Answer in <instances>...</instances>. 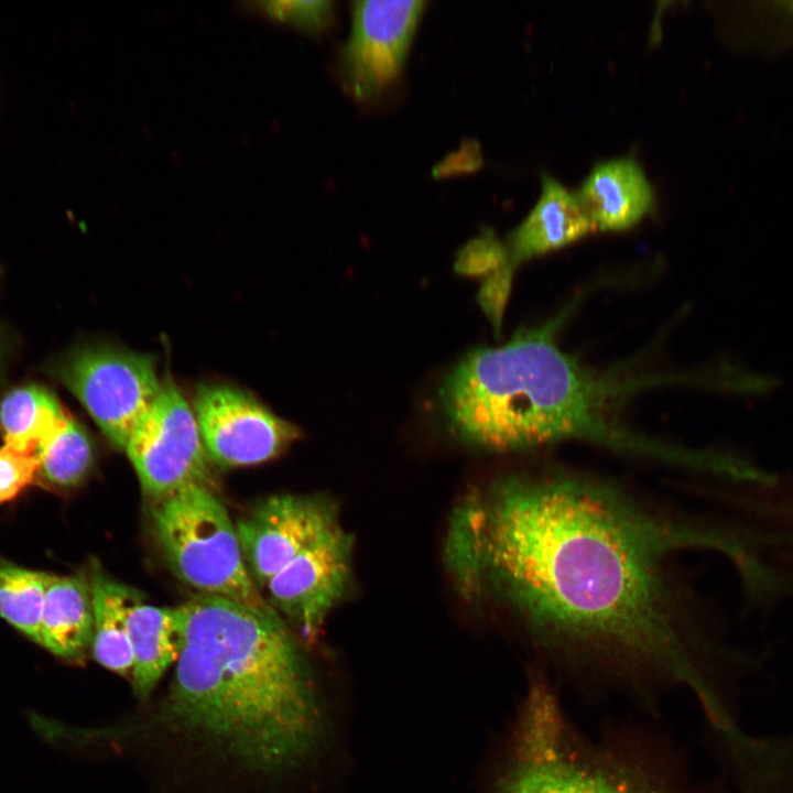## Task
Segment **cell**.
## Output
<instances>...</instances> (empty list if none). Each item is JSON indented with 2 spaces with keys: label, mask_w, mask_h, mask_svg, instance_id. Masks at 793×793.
I'll list each match as a JSON object with an SVG mask.
<instances>
[{
  "label": "cell",
  "mask_w": 793,
  "mask_h": 793,
  "mask_svg": "<svg viewBox=\"0 0 793 793\" xmlns=\"http://www.w3.org/2000/svg\"><path fill=\"white\" fill-rule=\"evenodd\" d=\"M39 476L50 486L70 489L88 475L94 447L86 428L69 416L37 447Z\"/></svg>",
  "instance_id": "cell-18"
},
{
  "label": "cell",
  "mask_w": 793,
  "mask_h": 793,
  "mask_svg": "<svg viewBox=\"0 0 793 793\" xmlns=\"http://www.w3.org/2000/svg\"><path fill=\"white\" fill-rule=\"evenodd\" d=\"M152 521L169 566L184 583L204 595L275 611L249 574L236 525L209 486L191 485L154 500Z\"/></svg>",
  "instance_id": "cell-5"
},
{
  "label": "cell",
  "mask_w": 793,
  "mask_h": 793,
  "mask_svg": "<svg viewBox=\"0 0 793 793\" xmlns=\"http://www.w3.org/2000/svg\"><path fill=\"white\" fill-rule=\"evenodd\" d=\"M93 633L89 580L82 574H47L40 644L64 660H76L91 645Z\"/></svg>",
  "instance_id": "cell-14"
},
{
  "label": "cell",
  "mask_w": 793,
  "mask_h": 793,
  "mask_svg": "<svg viewBox=\"0 0 793 793\" xmlns=\"http://www.w3.org/2000/svg\"><path fill=\"white\" fill-rule=\"evenodd\" d=\"M469 525L480 590L492 585L541 647L655 672L686 686L707 718L725 710L682 631L665 573L680 550L726 548L719 537L569 474L502 479L474 498Z\"/></svg>",
  "instance_id": "cell-1"
},
{
  "label": "cell",
  "mask_w": 793,
  "mask_h": 793,
  "mask_svg": "<svg viewBox=\"0 0 793 793\" xmlns=\"http://www.w3.org/2000/svg\"><path fill=\"white\" fill-rule=\"evenodd\" d=\"M258 9L267 17L311 34L324 32L334 20L329 0L261 1Z\"/></svg>",
  "instance_id": "cell-20"
},
{
  "label": "cell",
  "mask_w": 793,
  "mask_h": 793,
  "mask_svg": "<svg viewBox=\"0 0 793 793\" xmlns=\"http://www.w3.org/2000/svg\"><path fill=\"white\" fill-rule=\"evenodd\" d=\"M94 610L91 651L104 667L119 674L133 669L128 631V612L135 596L132 589L115 582L94 566L90 575Z\"/></svg>",
  "instance_id": "cell-16"
},
{
  "label": "cell",
  "mask_w": 793,
  "mask_h": 793,
  "mask_svg": "<svg viewBox=\"0 0 793 793\" xmlns=\"http://www.w3.org/2000/svg\"><path fill=\"white\" fill-rule=\"evenodd\" d=\"M36 454L0 447V502H9L33 485L39 476Z\"/></svg>",
  "instance_id": "cell-21"
},
{
  "label": "cell",
  "mask_w": 793,
  "mask_h": 793,
  "mask_svg": "<svg viewBox=\"0 0 793 793\" xmlns=\"http://www.w3.org/2000/svg\"><path fill=\"white\" fill-rule=\"evenodd\" d=\"M58 372L109 443L120 450L126 449L162 387L151 355L105 345L73 350Z\"/></svg>",
  "instance_id": "cell-6"
},
{
  "label": "cell",
  "mask_w": 793,
  "mask_h": 793,
  "mask_svg": "<svg viewBox=\"0 0 793 793\" xmlns=\"http://www.w3.org/2000/svg\"><path fill=\"white\" fill-rule=\"evenodd\" d=\"M193 411L210 461L241 467L279 456L300 430L239 388L210 383L197 388Z\"/></svg>",
  "instance_id": "cell-10"
},
{
  "label": "cell",
  "mask_w": 793,
  "mask_h": 793,
  "mask_svg": "<svg viewBox=\"0 0 793 793\" xmlns=\"http://www.w3.org/2000/svg\"><path fill=\"white\" fill-rule=\"evenodd\" d=\"M756 793H793V736L778 739Z\"/></svg>",
  "instance_id": "cell-23"
},
{
  "label": "cell",
  "mask_w": 793,
  "mask_h": 793,
  "mask_svg": "<svg viewBox=\"0 0 793 793\" xmlns=\"http://www.w3.org/2000/svg\"><path fill=\"white\" fill-rule=\"evenodd\" d=\"M596 229L626 230L653 207V192L641 167L630 159L611 160L593 169L576 194Z\"/></svg>",
  "instance_id": "cell-13"
},
{
  "label": "cell",
  "mask_w": 793,
  "mask_h": 793,
  "mask_svg": "<svg viewBox=\"0 0 793 793\" xmlns=\"http://www.w3.org/2000/svg\"><path fill=\"white\" fill-rule=\"evenodd\" d=\"M124 452L143 491L153 500L191 485H210V460L194 411L171 379L162 381L155 402Z\"/></svg>",
  "instance_id": "cell-7"
},
{
  "label": "cell",
  "mask_w": 793,
  "mask_h": 793,
  "mask_svg": "<svg viewBox=\"0 0 793 793\" xmlns=\"http://www.w3.org/2000/svg\"><path fill=\"white\" fill-rule=\"evenodd\" d=\"M176 608L170 715L256 771L303 763L322 738L323 713L291 628L275 611L204 594Z\"/></svg>",
  "instance_id": "cell-2"
},
{
  "label": "cell",
  "mask_w": 793,
  "mask_h": 793,
  "mask_svg": "<svg viewBox=\"0 0 793 793\" xmlns=\"http://www.w3.org/2000/svg\"><path fill=\"white\" fill-rule=\"evenodd\" d=\"M426 2L358 0L352 2L351 31L338 58L344 90L357 101H370L402 73Z\"/></svg>",
  "instance_id": "cell-8"
},
{
  "label": "cell",
  "mask_w": 793,
  "mask_h": 793,
  "mask_svg": "<svg viewBox=\"0 0 793 793\" xmlns=\"http://www.w3.org/2000/svg\"><path fill=\"white\" fill-rule=\"evenodd\" d=\"M354 536L339 523L264 587L267 601L302 639L315 640L352 580Z\"/></svg>",
  "instance_id": "cell-9"
},
{
  "label": "cell",
  "mask_w": 793,
  "mask_h": 793,
  "mask_svg": "<svg viewBox=\"0 0 793 793\" xmlns=\"http://www.w3.org/2000/svg\"><path fill=\"white\" fill-rule=\"evenodd\" d=\"M128 631L133 653V691L145 699L177 661L182 647L177 608L148 605L135 598L128 612Z\"/></svg>",
  "instance_id": "cell-15"
},
{
  "label": "cell",
  "mask_w": 793,
  "mask_h": 793,
  "mask_svg": "<svg viewBox=\"0 0 793 793\" xmlns=\"http://www.w3.org/2000/svg\"><path fill=\"white\" fill-rule=\"evenodd\" d=\"M341 523L336 502L324 495H275L248 517L236 531L249 574L258 587L294 557Z\"/></svg>",
  "instance_id": "cell-11"
},
{
  "label": "cell",
  "mask_w": 793,
  "mask_h": 793,
  "mask_svg": "<svg viewBox=\"0 0 793 793\" xmlns=\"http://www.w3.org/2000/svg\"><path fill=\"white\" fill-rule=\"evenodd\" d=\"M507 263L504 245L492 233L471 240L459 253L457 270L465 273H500Z\"/></svg>",
  "instance_id": "cell-22"
},
{
  "label": "cell",
  "mask_w": 793,
  "mask_h": 793,
  "mask_svg": "<svg viewBox=\"0 0 793 793\" xmlns=\"http://www.w3.org/2000/svg\"><path fill=\"white\" fill-rule=\"evenodd\" d=\"M47 573L32 571L0 558V616L35 643Z\"/></svg>",
  "instance_id": "cell-19"
},
{
  "label": "cell",
  "mask_w": 793,
  "mask_h": 793,
  "mask_svg": "<svg viewBox=\"0 0 793 793\" xmlns=\"http://www.w3.org/2000/svg\"><path fill=\"white\" fill-rule=\"evenodd\" d=\"M568 311L521 329L501 347L467 354L442 383L439 399L453 432L493 452L568 439L660 457L663 446L622 428L610 415L622 387L584 369L556 344Z\"/></svg>",
  "instance_id": "cell-3"
},
{
  "label": "cell",
  "mask_w": 793,
  "mask_h": 793,
  "mask_svg": "<svg viewBox=\"0 0 793 793\" xmlns=\"http://www.w3.org/2000/svg\"><path fill=\"white\" fill-rule=\"evenodd\" d=\"M496 793H687L669 773L579 734L546 684L531 685Z\"/></svg>",
  "instance_id": "cell-4"
},
{
  "label": "cell",
  "mask_w": 793,
  "mask_h": 793,
  "mask_svg": "<svg viewBox=\"0 0 793 793\" xmlns=\"http://www.w3.org/2000/svg\"><path fill=\"white\" fill-rule=\"evenodd\" d=\"M596 230L576 195L548 175L542 177V194L504 246V269L491 275L481 292L490 300L506 302L513 271L519 263L567 246Z\"/></svg>",
  "instance_id": "cell-12"
},
{
  "label": "cell",
  "mask_w": 793,
  "mask_h": 793,
  "mask_svg": "<svg viewBox=\"0 0 793 793\" xmlns=\"http://www.w3.org/2000/svg\"><path fill=\"white\" fill-rule=\"evenodd\" d=\"M57 397L31 383L9 391L0 401V431L4 445L36 454L39 445L68 417Z\"/></svg>",
  "instance_id": "cell-17"
}]
</instances>
